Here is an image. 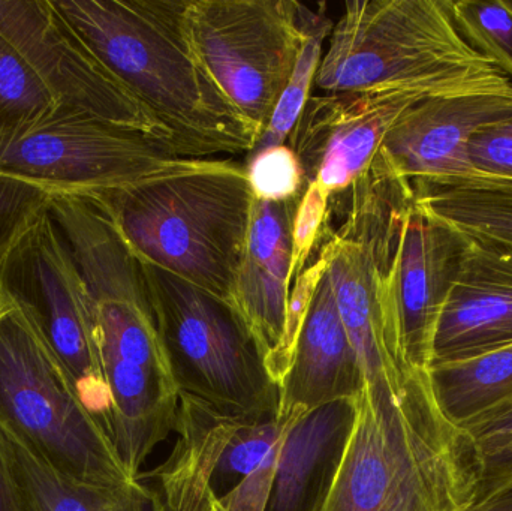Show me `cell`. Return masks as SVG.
<instances>
[{
    "label": "cell",
    "instance_id": "cell-1",
    "mask_svg": "<svg viewBox=\"0 0 512 511\" xmlns=\"http://www.w3.org/2000/svg\"><path fill=\"white\" fill-rule=\"evenodd\" d=\"M355 407L324 511H463L478 503L480 449L439 407L429 371L366 378Z\"/></svg>",
    "mask_w": 512,
    "mask_h": 511
},
{
    "label": "cell",
    "instance_id": "cell-2",
    "mask_svg": "<svg viewBox=\"0 0 512 511\" xmlns=\"http://www.w3.org/2000/svg\"><path fill=\"white\" fill-rule=\"evenodd\" d=\"M60 230L89 297L110 398L108 432L126 470L137 479L150 453L173 431L180 395L143 263L99 207L72 210Z\"/></svg>",
    "mask_w": 512,
    "mask_h": 511
},
{
    "label": "cell",
    "instance_id": "cell-3",
    "mask_svg": "<svg viewBox=\"0 0 512 511\" xmlns=\"http://www.w3.org/2000/svg\"><path fill=\"white\" fill-rule=\"evenodd\" d=\"M183 158L248 155L258 132L222 95L186 36V0H51Z\"/></svg>",
    "mask_w": 512,
    "mask_h": 511
},
{
    "label": "cell",
    "instance_id": "cell-4",
    "mask_svg": "<svg viewBox=\"0 0 512 511\" xmlns=\"http://www.w3.org/2000/svg\"><path fill=\"white\" fill-rule=\"evenodd\" d=\"M89 195L138 260L228 303L255 203L245 162L194 159L180 170Z\"/></svg>",
    "mask_w": 512,
    "mask_h": 511
},
{
    "label": "cell",
    "instance_id": "cell-5",
    "mask_svg": "<svg viewBox=\"0 0 512 511\" xmlns=\"http://www.w3.org/2000/svg\"><path fill=\"white\" fill-rule=\"evenodd\" d=\"M315 87L441 96L512 92V80L463 41L448 0H354L331 30Z\"/></svg>",
    "mask_w": 512,
    "mask_h": 511
},
{
    "label": "cell",
    "instance_id": "cell-6",
    "mask_svg": "<svg viewBox=\"0 0 512 511\" xmlns=\"http://www.w3.org/2000/svg\"><path fill=\"white\" fill-rule=\"evenodd\" d=\"M0 429L57 473L92 485L132 482L110 434L23 312L0 296Z\"/></svg>",
    "mask_w": 512,
    "mask_h": 511
},
{
    "label": "cell",
    "instance_id": "cell-7",
    "mask_svg": "<svg viewBox=\"0 0 512 511\" xmlns=\"http://www.w3.org/2000/svg\"><path fill=\"white\" fill-rule=\"evenodd\" d=\"M143 267L180 392L230 416H279V386L239 314L185 279L146 263Z\"/></svg>",
    "mask_w": 512,
    "mask_h": 511
},
{
    "label": "cell",
    "instance_id": "cell-8",
    "mask_svg": "<svg viewBox=\"0 0 512 511\" xmlns=\"http://www.w3.org/2000/svg\"><path fill=\"white\" fill-rule=\"evenodd\" d=\"M307 15L309 6L294 0H186L195 56L258 135L294 71Z\"/></svg>",
    "mask_w": 512,
    "mask_h": 511
},
{
    "label": "cell",
    "instance_id": "cell-9",
    "mask_svg": "<svg viewBox=\"0 0 512 511\" xmlns=\"http://www.w3.org/2000/svg\"><path fill=\"white\" fill-rule=\"evenodd\" d=\"M0 296L17 306L38 330L68 369L84 404L108 432L110 398L86 285L50 209L0 260Z\"/></svg>",
    "mask_w": 512,
    "mask_h": 511
},
{
    "label": "cell",
    "instance_id": "cell-10",
    "mask_svg": "<svg viewBox=\"0 0 512 511\" xmlns=\"http://www.w3.org/2000/svg\"><path fill=\"white\" fill-rule=\"evenodd\" d=\"M192 161L158 138L63 108L0 146V173L72 194L131 185Z\"/></svg>",
    "mask_w": 512,
    "mask_h": 511
},
{
    "label": "cell",
    "instance_id": "cell-11",
    "mask_svg": "<svg viewBox=\"0 0 512 511\" xmlns=\"http://www.w3.org/2000/svg\"><path fill=\"white\" fill-rule=\"evenodd\" d=\"M0 32L32 66L59 108L135 129L179 153L167 129L105 68L51 0H0Z\"/></svg>",
    "mask_w": 512,
    "mask_h": 511
},
{
    "label": "cell",
    "instance_id": "cell-12",
    "mask_svg": "<svg viewBox=\"0 0 512 511\" xmlns=\"http://www.w3.org/2000/svg\"><path fill=\"white\" fill-rule=\"evenodd\" d=\"M421 95L322 92L312 95L288 138L307 183L328 197L351 188L372 167L397 117Z\"/></svg>",
    "mask_w": 512,
    "mask_h": 511
},
{
    "label": "cell",
    "instance_id": "cell-13",
    "mask_svg": "<svg viewBox=\"0 0 512 511\" xmlns=\"http://www.w3.org/2000/svg\"><path fill=\"white\" fill-rule=\"evenodd\" d=\"M511 119L512 92L420 96L397 117L378 155L411 183L471 179L469 140Z\"/></svg>",
    "mask_w": 512,
    "mask_h": 511
},
{
    "label": "cell",
    "instance_id": "cell-14",
    "mask_svg": "<svg viewBox=\"0 0 512 511\" xmlns=\"http://www.w3.org/2000/svg\"><path fill=\"white\" fill-rule=\"evenodd\" d=\"M469 239L436 326L432 366L512 345V246Z\"/></svg>",
    "mask_w": 512,
    "mask_h": 511
},
{
    "label": "cell",
    "instance_id": "cell-15",
    "mask_svg": "<svg viewBox=\"0 0 512 511\" xmlns=\"http://www.w3.org/2000/svg\"><path fill=\"white\" fill-rule=\"evenodd\" d=\"M301 197L282 203L255 198L245 254L228 299L254 335L267 365L285 338L292 287V222Z\"/></svg>",
    "mask_w": 512,
    "mask_h": 511
},
{
    "label": "cell",
    "instance_id": "cell-16",
    "mask_svg": "<svg viewBox=\"0 0 512 511\" xmlns=\"http://www.w3.org/2000/svg\"><path fill=\"white\" fill-rule=\"evenodd\" d=\"M363 386L357 353L325 272L295 342L288 372L279 384V417L292 416L295 410L309 414L334 402L357 399Z\"/></svg>",
    "mask_w": 512,
    "mask_h": 511
},
{
    "label": "cell",
    "instance_id": "cell-17",
    "mask_svg": "<svg viewBox=\"0 0 512 511\" xmlns=\"http://www.w3.org/2000/svg\"><path fill=\"white\" fill-rule=\"evenodd\" d=\"M355 399L300 417L289 429L265 511H324L354 428Z\"/></svg>",
    "mask_w": 512,
    "mask_h": 511
},
{
    "label": "cell",
    "instance_id": "cell-18",
    "mask_svg": "<svg viewBox=\"0 0 512 511\" xmlns=\"http://www.w3.org/2000/svg\"><path fill=\"white\" fill-rule=\"evenodd\" d=\"M246 416L222 413L209 402L180 392L173 431L176 446L164 464L138 480H150L165 511H210L213 477L234 432Z\"/></svg>",
    "mask_w": 512,
    "mask_h": 511
},
{
    "label": "cell",
    "instance_id": "cell-19",
    "mask_svg": "<svg viewBox=\"0 0 512 511\" xmlns=\"http://www.w3.org/2000/svg\"><path fill=\"white\" fill-rule=\"evenodd\" d=\"M2 449L20 511H165L152 486L141 480L92 485L57 473L0 429Z\"/></svg>",
    "mask_w": 512,
    "mask_h": 511
},
{
    "label": "cell",
    "instance_id": "cell-20",
    "mask_svg": "<svg viewBox=\"0 0 512 511\" xmlns=\"http://www.w3.org/2000/svg\"><path fill=\"white\" fill-rule=\"evenodd\" d=\"M429 374L439 407L465 431L512 411V345Z\"/></svg>",
    "mask_w": 512,
    "mask_h": 511
},
{
    "label": "cell",
    "instance_id": "cell-21",
    "mask_svg": "<svg viewBox=\"0 0 512 511\" xmlns=\"http://www.w3.org/2000/svg\"><path fill=\"white\" fill-rule=\"evenodd\" d=\"M411 185L417 203L436 218L472 239L512 246L511 183L474 177Z\"/></svg>",
    "mask_w": 512,
    "mask_h": 511
},
{
    "label": "cell",
    "instance_id": "cell-22",
    "mask_svg": "<svg viewBox=\"0 0 512 511\" xmlns=\"http://www.w3.org/2000/svg\"><path fill=\"white\" fill-rule=\"evenodd\" d=\"M333 26V21L325 12L324 3H321V9L309 8L306 35H304L294 71H292L285 90L280 95L267 128L259 135L254 149L248 155L267 149V147L282 146V144L288 143L289 135H291L298 117L303 113L309 99L312 98V89L315 87L316 75H318L322 56H324L325 42L330 38Z\"/></svg>",
    "mask_w": 512,
    "mask_h": 511
},
{
    "label": "cell",
    "instance_id": "cell-23",
    "mask_svg": "<svg viewBox=\"0 0 512 511\" xmlns=\"http://www.w3.org/2000/svg\"><path fill=\"white\" fill-rule=\"evenodd\" d=\"M57 108L50 90L0 32V146L26 134Z\"/></svg>",
    "mask_w": 512,
    "mask_h": 511
},
{
    "label": "cell",
    "instance_id": "cell-24",
    "mask_svg": "<svg viewBox=\"0 0 512 511\" xmlns=\"http://www.w3.org/2000/svg\"><path fill=\"white\" fill-rule=\"evenodd\" d=\"M463 41L512 78V0H448Z\"/></svg>",
    "mask_w": 512,
    "mask_h": 511
},
{
    "label": "cell",
    "instance_id": "cell-25",
    "mask_svg": "<svg viewBox=\"0 0 512 511\" xmlns=\"http://www.w3.org/2000/svg\"><path fill=\"white\" fill-rule=\"evenodd\" d=\"M303 416L306 414L300 410H295L289 417L246 416L219 461L212 482L215 498H221L236 488L245 477L256 470L283 432Z\"/></svg>",
    "mask_w": 512,
    "mask_h": 511
},
{
    "label": "cell",
    "instance_id": "cell-26",
    "mask_svg": "<svg viewBox=\"0 0 512 511\" xmlns=\"http://www.w3.org/2000/svg\"><path fill=\"white\" fill-rule=\"evenodd\" d=\"M245 165L256 200L282 203L300 197L306 189L300 162L288 144L252 153Z\"/></svg>",
    "mask_w": 512,
    "mask_h": 511
},
{
    "label": "cell",
    "instance_id": "cell-27",
    "mask_svg": "<svg viewBox=\"0 0 512 511\" xmlns=\"http://www.w3.org/2000/svg\"><path fill=\"white\" fill-rule=\"evenodd\" d=\"M53 191L0 173V260L18 237L50 209Z\"/></svg>",
    "mask_w": 512,
    "mask_h": 511
},
{
    "label": "cell",
    "instance_id": "cell-28",
    "mask_svg": "<svg viewBox=\"0 0 512 511\" xmlns=\"http://www.w3.org/2000/svg\"><path fill=\"white\" fill-rule=\"evenodd\" d=\"M468 432L483 458L480 503L512 485V411Z\"/></svg>",
    "mask_w": 512,
    "mask_h": 511
},
{
    "label": "cell",
    "instance_id": "cell-29",
    "mask_svg": "<svg viewBox=\"0 0 512 511\" xmlns=\"http://www.w3.org/2000/svg\"><path fill=\"white\" fill-rule=\"evenodd\" d=\"M316 251V249H315ZM313 254L312 260L307 264L306 269L300 273L292 282L291 293L288 300V315H286L285 338L276 356L268 362L267 368L271 378L279 386L280 381L288 372L289 363H291L292 351H294L295 342L300 335L301 327L306 320L307 312L312 305L313 296L316 288L321 282L325 273L324 257L321 254Z\"/></svg>",
    "mask_w": 512,
    "mask_h": 511
},
{
    "label": "cell",
    "instance_id": "cell-30",
    "mask_svg": "<svg viewBox=\"0 0 512 511\" xmlns=\"http://www.w3.org/2000/svg\"><path fill=\"white\" fill-rule=\"evenodd\" d=\"M328 204L330 197L316 183H307L292 222V282L315 254L327 219Z\"/></svg>",
    "mask_w": 512,
    "mask_h": 511
},
{
    "label": "cell",
    "instance_id": "cell-31",
    "mask_svg": "<svg viewBox=\"0 0 512 511\" xmlns=\"http://www.w3.org/2000/svg\"><path fill=\"white\" fill-rule=\"evenodd\" d=\"M468 155L474 177L512 185V119L478 131L469 140Z\"/></svg>",
    "mask_w": 512,
    "mask_h": 511
},
{
    "label": "cell",
    "instance_id": "cell-32",
    "mask_svg": "<svg viewBox=\"0 0 512 511\" xmlns=\"http://www.w3.org/2000/svg\"><path fill=\"white\" fill-rule=\"evenodd\" d=\"M291 428L283 432L282 437L271 447L267 458L256 470L245 477L236 488L213 501L210 511H265L271 488H273L274 476H276L280 450Z\"/></svg>",
    "mask_w": 512,
    "mask_h": 511
},
{
    "label": "cell",
    "instance_id": "cell-33",
    "mask_svg": "<svg viewBox=\"0 0 512 511\" xmlns=\"http://www.w3.org/2000/svg\"><path fill=\"white\" fill-rule=\"evenodd\" d=\"M0 511H20L11 474L3 456L2 434H0Z\"/></svg>",
    "mask_w": 512,
    "mask_h": 511
},
{
    "label": "cell",
    "instance_id": "cell-34",
    "mask_svg": "<svg viewBox=\"0 0 512 511\" xmlns=\"http://www.w3.org/2000/svg\"><path fill=\"white\" fill-rule=\"evenodd\" d=\"M463 511H512V485Z\"/></svg>",
    "mask_w": 512,
    "mask_h": 511
}]
</instances>
